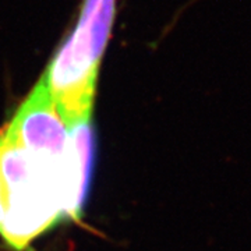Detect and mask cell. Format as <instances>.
I'll return each mask as SVG.
<instances>
[{
    "mask_svg": "<svg viewBox=\"0 0 251 251\" xmlns=\"http://www.w3.org/2000/svg\"><path fill=\"white\" fill-rule=\"evenodd\" d=\"M115 16V0H85L80 20L45 73L46 87L63 119L91 116L99 63Z\"/></svg>",
    "mask_w": 251,
    "mask_h": 251,
    "instance_id": "6da1fadb",
    "label": "cell"
},
{
    "mask_svg": "<svg viewBox=\"0 0 251 251\" xmlns=\"http://www.w3.org/2000/svg\"><path fill=\"white\" fill-rule=\"evenodd\" d=\"M67 193L66 216L80 218L87 202L95 161V133L91 116L67 123Z\"/></svg>",
    "mask_w": 251,
    "mask_h": 251,
    "instance_id": "3957f363",
    "label": "cell"
},
{
    "mask_svg": "<svg viewBox=\"0 0 251 251\" xmlns=\"http://www.w3.org/2000/svg\"><path fill=\"white\" fill-rule=\"evenodd\" d=\"M4 211H6V193H4V187L0 179V227H1V222L4 218Z\"/></svg>",
    "mask_w": 251,
    "mask_h": 251,
    "instance_id": "277c9868",
    "label": "cell"
},
{
    "mask_svg": "<svg viewBox=\"0 0 251 251\" xmlns=\"http://www.w3.org/2000/svg\"><path fill=\"white\" fill-rule=\"evenodd\" d=\"M6 133L24 148L66 211L69 130L44 78L20 106Z\"/></svg>",
    "mask_w": 251,
    "mask_h": 251,
    "instance_id": "7a4b0ae2",
    "label": "cell"
}]
</instances>
